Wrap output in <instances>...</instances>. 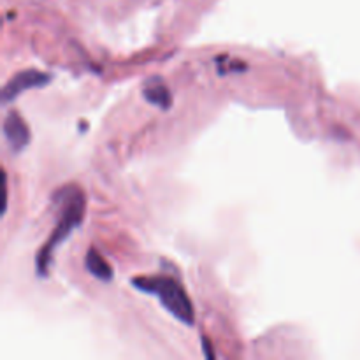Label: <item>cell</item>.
Instances as JSON below:
<instances>
[{"label": "cell", "mask_w": 360, "mask_h": 360, "mask_svg": "<svg viewBox=\"0 0 360 360\" xmlns=\"http://www.w3.org/2000/svg\"><path fill=\"white\" fill-rule=\"evenodd\" d=\"M55 200L62 206L60 207V220L53 229L51 238L39 250L37 259H35V267H37V274L41 278L48 276L55 250L72 236V232L83 224L84 217V195L77 186H65V188L58 190V193H55Z\"/></svg>", "instance_id": "obj_1"}, {"label": "cell", "mask_w": 360, "mask_h": 360, "mask_svg": "<svg viewBox=\"0 0 360 360\" xmlns=\"http://www.w3.org/2000/svg\"><path fill=\"white\" fill-rule=\"evenodd\" d=\"M202 347H204V355H206L207 359H214V354H213V347L210 345V341L206 340V338H202Z\"/></svg>", "instance_id": "obj_7"}, {"label": "cell", "mask_w": 360, "mask_h": 360, "mask_svg": "<svg viewBox=\"0 0 360 360\" xmlns=\"http://www.w3.org/2000/svg\"><path fill=\"white\" fill-rule=\"evenodd\" d=\"M132 285L144 294L157 295L165 309L185 326L195 323V311L185 288L171 276H137Z\"/></svg>", "instance_id": "obj_2"}, {"label": "cell", "mask_w": 360, "mask_h": 360, "mask_svg": "<svg viewBox=\"0 0 360 360\" xmlns=\"http://www.w3.org/2000/svg\"><path fill=\"white\" fill-rule=\"evenodd\" d=\"M84 267H86L88 273L94 278L101 281H111L112 280V269L108 262H105L104 257L97 252L95 248L88 250L86 257H84Z\"/></svg>", "instance_id": "obj_6"}, {"label": "cell", "mask_w": 360, "mask_h": 360, "mask_svg": "<svg viewBox=\"0 0 360 360\" xmlns=\"http://www.w3.org/2000/svg\"><path fill=\"white\" fill-rule=\"evenodd\" d=\"M143 95L150 104L157 105V108L164 109V111H167L172 105L171 91H169V88L165 86L164 81H162L160 77H150V79L144 83Z\"/></svg>", "instance_id": "obj_5"}, {"label": "cell", "mask_w": 360, "mask_h": 360, "mask_svg": "<svg viewBox=\"0 0 360 360\" xmlns=\"http://www.w3.org/2000/svg\"><path fill=\"white\" fill-rule=\"evenodd\" d=\"M2 132L4 137H6V143L9 144V150L13 153H20L30 143V129H28L27 122H25L23 116L18 111H11L6 116Z\"/></svg>", "instance_id": "obj_4"}, {"label": "cell", "mask_w": 360, "mask_h": 360, "mask_svg": "<svg viewBox=\"0 0 360 360\" xmlns=\"http://www.w3.org/2000/svg\"><path fill=\"white\" fill-rule=\"evenodd\" d=\"M49 81H51V74L41 72V70L35 69L21 70V72L14 74V76L7 81L6 86L2 88V104L7 105L9 102H13L14 98L20 97L25 90L46 86Z\"/></svg>", "instance_id": "obj_3"}]
</instances>
